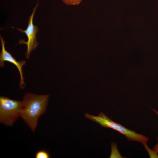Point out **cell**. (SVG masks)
<instances>
[{
	"label": "cell",
	"instance_id": "cell-1",
	"mask_svg": "<svg viewBox=\"0 0 158 158\" xmlns=\"http://www.w3.org/2000/svg\"><path fill=\"white\" fill-rule=\"evenodd\" d=\"M49 95L26 94L22 101L20 117L34 133L40 117L45 112Z\"/></svg>",
	"mask_w": 158,
	"mask_h": 158
},
{
	"label": "cell",
	"instance_id": "cell-2",
	"mask_svg": "<svg viewBox=\"0 0 158 158\" xmlns=\"http://www.w3.org/2000/svg\"><path fill=\"white\" fill-rule=\"evenodd\" d=\"M85 117L100 125L101 126L110 128L124 135L127 140L141 142L142 144L148 141V138L141 134L138 133L135 131L130 130L121 125L113 121L106 115L101 112L96 116L85 113Z\"/></svg>",
	"mask_w": 158,
	"mask_h": 158
},
{
	"label": "cell",
	"instance_id": "cell-3",
	"mask_svg": "<svg viewBox=\"0 0 158 158\" xmlns=\"http://www.w3.org/2000/svg\"><path fill=\"white\" fill-rule=\"evenodd\" d=\"M22 101L11 99L3 96L0 97V122L12 126L20 117Z\"/></svg>",
	"mask_w": 158,
	"mask_h": 158
},
{
	"label": "cell",
	"instance_id": "cell-4",
	"mask_svg": "<svg viewBox=\"0 0 158 158\" xmlns=\"http://www.w3.org/2000/svg\"><path fill=\"white\" fill-rule=\"evenodd\" d=\"M38 6V1L37 5L33 9L31 15L29 17L28 26L26 30H23L21 28L12 27L21 32L25 33L27 35L28 39L27 42L24 41L23 40H20L19 41V44H25L27 46V50L25 54V57L27 59L29 58L30 52L35 50L38 45L36 38L37 33L38 31V28L37 26L34 25L33 23V17Z\"/></svg>",
	"mask_w": 158,
	"mask_h": 158
},
{
	"label": "cell",
	"instance_id": "cell-5",
	"mask_svg": "<svg viewBox=\"0 0 158 158\" xmlns=\"http://www.w3.org/2000/svg\"><path fill=\"white\" fill-rule=\"evenodd\" d=\"M0 38L2 46V50L0 54V66L3 67L4 66V62L7 61L10 62L16 65L18 68L20 72V86L21 89H23L25 87V84L24 82V78L22 71L23 66L25 65L26 61L22 60L17 61L14 58L10 53L7 51L5 49V42L0 35Z\"/></svg>",
	"mask_w": 158,
	"mask_h": 158
},
{
	"label": "cell",
	"instance_id": "cell-6",
	"mask_svg": "<svg viewBox=\"0 0 158 158\" xmlns=\"http://www.w3.org/2000/svg\"><path fill=\"white\" fill-rule=\"evenodd\" d=\"M144 146L145 148L148 152L150 157L158 158L157 153L151 150L147 146V143H145L142 144Z\"/></svg>",
	"mask_w": 158,
	"mask_h": 158
},
{
	"label": "cell",
	"instance_id": "cell-7",
	"mask_svg": "<svg viewBox=\"0 0 158 158\" xmlns=\"http://www.w3.org/2000/svg\"><path fill=\"white\" fill-rule=\"evenodd\" d=\"M49 155L46 152L41 150L37 152L35 155L36 158H49Z\"/></svg>",
	"mask_w": 158,
	"mask_h": 158
},
{
	"label": "cell",
	"instance_id": "cell-8",
	"mask_svg": "<svg viewBox=\"0 0 158 158\" xmlns=\"http://www.w3.org/2000/svg\"><path fill=\"white\" fill-rule=\"evenodd\" d=\"M82 0H62L67 5H78Z\"/></svg>",
	"mask_w": 158,
	"mask_h": 158
},
{
	"label": "cell",
	"instance_id": "cell-9",
	"mask_svg": "<svg viewBox=\"0 0 158 158\" xmlns=\"http://www.w3.org/2000/svg\"><path fill=\"white\" fill-rule=\"evenodd\" d=\"M156 138L157 140V143L154 145L152 149V150L155 152L158 153V137H156Z\"/></svg>",
	"mask_w": 158,
	"mask_h": 158
},
{
	"label": "cell",
	"instance_id": "cell-10",
	"mask_svg": "<svg viewBox=\"0 0 158 158\" xmlns=\"http://www.w3.org/2000/svg\"><path fill=\"white\" fill-rule=\"evenodd\" d=\"M152 109L153 110V111L158 115V111H157L156 110L152 108Z\"/></svg>",
	"mask_w": 158,
	"mask_h": 158
}]
</instances>
